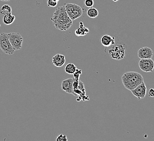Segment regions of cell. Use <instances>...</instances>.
<instances>
[{
	"mask_svg": "<svg viewBox=\"0 0 154 141\" xmlns=\"http://www.w3.org/2000/svg\"><path fill=\"white\" fill-rule=\"evenodd\" d=\"M51 20L57 30L61 31L67 30L73 24V21L66 12L65 6H60L55 10Z\"/></svg>",
	"mask_w": 154,
	"mask_h": 141,
	"instance_id": "1",
	"label": "cell"
},
{
	"mask_svg": "<svg viewBox=\"0 0 154 141\" xmlns=\"http://www.w3.org/2000/svg\"><path fill=\"white\" fill-rule=\"evenodd\" d=\"M122 80L125 88L130 91L144 82V78L142 74L134 71L128 72L124 74Z\"/></svg>",
	"mask_w": 154,
	"mask_h": 141,
	"instance_id": "2",
	"label": "cell"
},
{
	"mask_svg": "<svg viewBox=\"0 0 154 141\" xmlns=\"http://www.w3.org/2000/svg\"><path fill=\"white\" fill-rule=\"evenodd\" d=\"M65 8L67 15L72 21L80 18L83 15V9L80 6L75 3H66Z\"/></svg>",
	"mask_w": 154,
	"mask_h": 141,
	"instance_id": "3",
	"label": "cell"
},
{
	"mask_svg": "<svg viewBox=\"0 0 154 141\" xmlns=\"http://www.w3.org/2000/svg\"><path fill=\"white\" fill-rule=\"evenodd\" d=\"M0 49L3 53L8 55H12L15 52L6 33H2L0 34Z\"/></svg>",
	"mask_w": 154,
	"mask_h": 141,
	"instance_id": "4",
	"label": "cell"
},
{
	"mask_svg": "<svg viewBox=\"0 0 154 141\" xmlns=\"http://www.w3.org/2000/svg\"><path fill=\"white\" fill-rule=\"evenodd\" d=\"M9 42L14 50H20L23 46V38L19 33L12 32L7 33Z\"/></svg>",
	"mask_w": 154,
	"mask_h": 141,
	"instance_id": "5",
	"label": "cell"
},
{
	"mask_svg": "<svg viewBox=\"0 0 154 141\" xmlns=\"http://www.w3.org/2000/svg\"><path fill=\"white\" fill-rule=\"evenodd\" d=\"M108 53L112 59L120 60L125 58V48L122 45H118L109 50Z\"/></svg>",
	"mask_w": 154,
	"mask_h": 141,
	"instance_id": "6",
	"label": "cell"
},
{
	"mask_svg": "<svg viewBox=\"0 0 154 141\" xmlns=\"http://www.w3.org/2000/svg\"><path fill=\"white\" fill-rule=\"evenodd\" d=\"M139 67L141 70L145 72H152L154 68V62L151 59H140Z\"/></svg>",
	"mask_w": 154,
	"mask_h": 141,
	"instance_id": "7",
	"label": "cell"
},
{
	"mask_svg": "<svg viewBox=\"0 0 154 141\" xmlns=\"http://www.w3.org/2000/svg\"><path fill=\"white\" fill-rule=\"evenodd\" d=\"M132 94L138 99L144 98L146 94V87L144 82H143L136 88L131 90Z\"/></svg>",
	"mask_w": 154,
	"mask_h": 141,
	"instance_id": "8",
	"label": "cell"
},
{
	"mask_svg": "<svg viewBox=\"0 0 154 141\" xmlns=\"http://www.w3.org/2000/svg\"><path fill=\"white\" fill-rule=\"evenodd\" d=\"M73 79L68 78L63 80L61 83V88L63 91H65L68 94H73L75 96L73 91Z\"/></svg>",
	"mask_w": 154,
	"mask_h": 141,
	"instance_id": "9",
	"label": "cell"
},
{
	"mask_svg": "<svg viewBox=\"0 0 154 141\" xmlns=\"http://www.w3.org/2000/svg\"><path fill=\"white\" fill-rule=\"evenodd\" d=\"M153 54V51L148 47H142L138 51V56L140 59H151Z\"/></svg>",
	"mask_w": 154,
	"mask_h": 141,
	"instance_id": "10",
	"label": "cell"
},
{
	"mask_svg": "<svg viewBox=\"0 0 154 141\" xmlns=\"http://www.w3.org/2000/svg\"><path fill=\"white\" fill-rule=\"evenodd\" d=\"M65 56L61 54H57L52 58V62L53 65L57 68L63 66L65 65Z\"/></svg>",
	"mask_w": 154,
	"mask_h": 141,
	"instance_id": "11",
	"label": "cell"
},
{
	"mask_svg": "<svg viewBox=\"0 0 154 141\" xmlns=\"http://www.w3.org/2000/svg\"><path fill=\"white\" fill-rule=\"evenodd\" d=\"M101 44L104 47H108L114 45H115V38L109 35H104L101 37Z\"/></svg>",
	"mask_w": 154,
	"mask_h": 141,
	"instance_id": "12",
	"label": "cell"
},
{
	"mask_svg": "<svg viewBox=\"0 0 154 141\" xmlns=\"http://www.w3.org/2000/svg\"><path fill=\"white\" fill-rule=\"evenodd\" d=\"M90 32L89 29L84 26L83 22H79V26L74 31V34L77 36H83L86 35Z\"/></svg>",
	"mask_w": 154,
	"mask_h": 141,
	"instance_id": "13",
	"label": "cell"
},
{
	"mask_svg": "<svg viewBox=\"0 0 154 141\" xmlns=\"http://www.w3.org/2000/svg\"><path fill=\"white\" fill-rule=\"evenodd\" d=\"M15 19V16L12 15V14L4 15L3 18V24L6 25H10L14 22Z\"/></svg>",
	"mask_w": 154,
	"mask_h": 141,
	"instance_id": "14",
	"label": "cell"
},
{
	"mask_svg": "<svg viewBox=\"0 0 154 141\" xmlns=\"http://www.w3.org/2000/svg\"><path fill=\"white\" fill-rule=\"evenodd\" d=\"M12 8L8 4H4L0 8V14L3 16L12 14Z\"/></svg>",
	"mask_w": 154,
	"mask_h": 141,
	"instance_id": "15",
	"label": "cell"
},
{
	"mask_svg": "<svg viewBox=\"0 0 154 141\" xmlns=\"http://www.w3.org/2000/svg\"><path fill=\"white\" fill-rule=\"evenodd\" d=\"M77 68L76 66L74 65L73 63H68V64L66 66L65 70L66 73H67L69 74H73L74 73V72L75 71V70Z\"/></svg>",
	"mask_w": 154,
	"mask_h": 141,
	"instance_id": "16",
	"label": "cell"
},
{
	"mask_svg": "<svg viewBox=\"0 0 154 141\" xmlns=\"http://www.w3.org/2000/svg\"><path fill=\"white\" fill-rule=\"evenodd\" d=\"M87 15L89 18H97L98 15V11L97 9L94 7H90L87 10Z\"/></svg>",
	"mask_w": 154,
	"mask_h": 141,
	"instance_id": "17",
	"label": "cell"
},
{
	"mask_svg": "<svg viewBox=\"0 0 154 141\" xmlns=\"http://www.w3.org/2000/svg\"><path fill=\"white\" fill-rule=\"evenodd\" d=\"M82 73V70H79V69H78V68H76V70H75V71L74 72V73L73 74V80H76V81H79V77H80V76Z\"/></svg>",
	"mask_w": 154,
	"mask_h": 141,
	"instance_id": "18",
	"label": "cell"
},
{
	"mask_svg": "<svg viewBox=\"0 0 154 141\" xmlns=\"http://www.w3.org/2000/svg\"><path fill=\"white\" fill-rule=\"evenodd\" d=\"M84 4L88 8L92 7L94 4V0H84Z\"/></svg>",
	"mask_w": 154,
	"mask_h": 141,
	"instance_id": "19",
	"label": "cell"
},
{
	"mask_svg": "<svg viewBox=\"0 0 154 141\" xmlns=\"http://www.w3.org/2000/svg\"><path fill=\"white\" fill-rule=\"evenodd\" d=\"M58 4L57 2H56L53 0H48L47 6L49 7H57Z\"/></svg>",
	"mask_w": 154,
	"mask_h": 141,
	"instance_id": "20",
	"label": "cell"
},
{
	"mask_svg": "<svg viewBox=\"0 0 154 141\" xmlns=\"http://www.w3.org/2000/svg\"><path fill=\"white\" fill-rule=\"evenodd\" d=\"M57 141H67L68 139L67 138V136L65 135H62L60 134V135L58 136L56 138Z\"/></svg>",
	"mask_w": 154,
	"mask_h": 141,
	"instance_id": "21",
	"label": "cell"
},
{
	"mask_svg": "<svg viewBox=\"0 0 154 141\" xmlns=\"http://www.w3.org/2000/svg\"><path fill=\"white\" fill-rule=\"evenodd\" d=\"M84 88V84L82 82H81L80 80H79V82H78V88L79 90L81 91L83 88Z\"/></svg>",
	"mask_w": 154,
	"mask_h": 141,
	"instance_id": "22",
	"label": "cell"
},
{
	"mask_svg": "<svg viewBox=\"0 0 154 141\" xmlns=\"http://www.w3.org/2000/svg\"><path fill=\"white\" fill-rule=\"evenodd\" d=\"M148 95L150 97H154V90L153 88H151L149 90Z\"/></svg>",
	"mask_w": 154,
	"mask_h": 141,
	"instance_id": "23",
	"label": "cell"
},
{
	"mask_svg": "<svg viewBox=\"0 0 154 141\" xmlns=\"http://www.w3.org/2000/svg\"><path fill=\"white\" fill-rule=\"evenodd\" d=\"M1 1H3V2H7V1H9L10 0H0Z\"/></svg>",
	"mask_w": 154,
	"mask_h": 141,
	"instance_id": "24",
	"label": "cell"
},
{
	"mask_svg": "<svg viewBox=\"0 0 154 141\" xmlns=\"http://www.w3.org/2000/svg\"><path fill=\"white\" fill-rule=\"evenodd\" d=\"M112 1H113V2H116L117 1H118L119 0H112Z\"/></svg>",
	"mask_w": 154,
	"mask_h": 141,
	"instance_id": "25",
	"label": "cell"
},
{
	"mask_svg": "<svg viewBox=\"0 0 154 141\" xmlns=\"http://www.w3.org/2000/svg\"><path fill=\"white\" fill-rule=\"evenodd\" d=\"M53 1H56V2H58L60 0H53Z\"/></svg>",
	"mask_w": 154,
	"mask_h": 141,
	"instance_id": "26",
	"label": "cell"
}]
</instances>
